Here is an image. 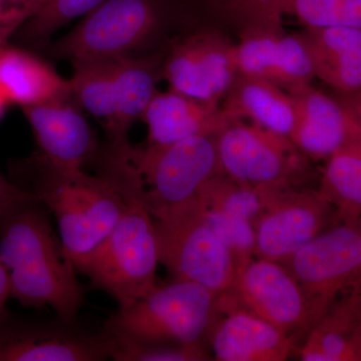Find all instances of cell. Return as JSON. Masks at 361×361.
Segmentation results:
<instances>
[{
  "label": "cell",
  "instance_id": "6da1fadb",
  "mask_svg": "<svg viewBox=\"0 0 361 361\" xmlns=\"http://www.w3.org/2000/svg\"><path fill=\"white\" fill-rule=\"evenodd\" d=\"M97 157V175L156 220L190 205L222 173L216 135L142 146L108 141Z\"/></svg>",
  "mask_w": 361,
  "mask_h": 361
},
{
  "label": "cell",
  "instance_id": "7a4b0ae2",
  "mask_svg": "<svg viewBox=\"0 0 361 361\" xmlns=\"http://www.w3.org/2000/svg\"><path fill=\"white\" fill-rule=\"evenodd\" d=\"M47 213L33 196L0 213V261L8 272L11 296L21 305L49 306L61 319L78 322L85 288Z\"/></svg>",
  "mask_w": 361,
  "mask_h": 361
},
{
  "label": "cell",
  "instance_id": "3957f363",
  "mask_svg": "<svg viewBox=\"0 0 361 361\" xmlns=\"http://www.w3.org/2000/svg\"><path fill=\"white\" fill-rule=\"evenodd\" d=\"M11 180L56 216L59 239L77 271L108 237L126 206L101 176L59 170L39 154L14 163Z\"/></svg>",
  "mask_w": 361,
  "mask_h": 361
},
{
  "label": "cell",
  "instance_id": "277c9868",
  "mask_svg": "<svg viewBox=\"0 0 361 361\" xmlns=\"http://www.w3.org/2000/svg\"><path fill=\"white\" fill-rule=\"evenodd\" d=\"M180 11V0H104L49 51L73 65L154 54L149 49Z\"/></svg>",
  "mask_w": 361,
  "mask_h": 361
},
{
  "label": "cell",
  "instance_id": "5b68a950",
  "mask_svg": "<svg viewBox=\"0 0 361 361\" xmlns=\"http://www.w3.org/2000/svg\"><path fill=\"white\" fill-rule=\"evenodd\" d=\"M219 294L187 280L156 285L148 294L106 320L104 329L118 339L145 344H203Z\"/></svg>",
  "mask_w": 361,
  "mask_h": 361
},
{
  "label": "cell",
  "instance_id": "8992f818",
  "mask_svg": "<svg viewBox=\"0 0 361 361\" xmlns=\"http://www.w3.org/2000/svg\"><path fill=\"white\" fill-rule=\"evenodd\" d=\"M158 263L153 217L126 201L114 229L78 272L87 275L94 288L110 294L120 307H125L156 286Z\"/></svg>",
  "mask_w": 361,
  "mask_h": 361
},
{
  "label": "cell",
  "instance_id": "52a82bcc",
  "mask_svg": "<svg viewBox=\"0 0 361 361\" xmlns=\"http://www.w3.org/2000/svg\"><path fill=\"white\" fill-rule=\"evenodd\" d=\"M154 223L159 263L176 279L195 282L217 294L231 290L238 262L202 218L196 200Z\"/></svg>",
  "mask_w": 361,
  "mask_h": 361
},
{
  "label": "cell",
  "instance_id": "ba28073f",
  "mask_svg": "<svg viewBox=\"0 0 361 361\" xmlns=\"http://www.w3.org/2000/svg\"><path fill=\"white\" fill-rule=\"evenodd\" d=\"M221 172L255 187H300L310 159L286 135L234 121L216 135Z\"/></svg>",
  "mask_w": 361,
  "mask_h": 361
},
{
  "label": "cell",
  "instance_id": "9c48e42d",
  "mask_svg": "<svg viewBox=\"0 0 361 361\" xmlns=\"http://www.w3.org/2000/svg\"><path fill=\"white\" fill-rule=\"evenodd\" d=\"M280 263L300 285L314 326L341 293L350 291L360 274L358 226L350 223L332 226Z\"/></svg>",
  "mask_w": 361,
  "mask_h": 361
},
{
  "label": "cell",
  "instance_id": "30bf717a",
  "mask_svg": "<svg viewBox=\"0 0 361 361\" xmlns=\"http://www.w3.org/2000/svg\"><path fill=\"white\" fill-rule=\"evenodd\" d=\"M116 341L106 330L92 331L78 322L37 319L11 314L0 318V361H103Z\"/></svg>",
  "mask_w": 361,
  "mask_h": 361
},
{
  "label": "cell",
  "instance_id": "8fae6325",
  "mask_svg": "<svg viewBox=\"0 0 361 361\" xmlns=\"http://www.w3.org/2000/svg\"><path fill=\"white\" fill-rule=\"evenodd\" d=\"M237 73L236 44L211 30L177 40L161 66L171 90L213 104L222 103Z\"/></svg>",
  "mask_w": 361,
  "mask_h": 361
},
{
  "label": "cell",
  "instance_id": "7c38bea8",
  "mask_svg": "<svg viewBox=\"0 0 361 361\" xmlns=\"http://www.w3.org/2000/svg\"><path fill=\"white\" fill-rule=\"evenodd\" d=\"M336 210L318 190H285L254 223L255 257L283 262L332 226Z\"/></svg>",
  "mask_w": 361,
  "mask_h": 361
},
{
  "label": "cell",
  "instance_id": "4fadbf2b",
  "mask_svg": "<svg viewBox=\"0 0 361 361\" xmlns=\"http://www.w3.org/2000/svg\"><path fill=\"white\" fill-rule=\"evenodd\" d=\"M247 310L292 338L313 326L300 285L282 263L253 257L238 268L231 290Z\"/></svg>",
  "mask_w": 361,
  "mask_h": 361
},
{
  "label": "cell",
  "instance_id": "5bb4252c",
  "mask_svg": "<svg viewBox=\"0 0 361 361\" xmlns=\"http://www.w3.org/2000/svg\"><path fill=\"white\" fill-rule=\"evenodd\" d=\"M237 70L291 92L315 78L310 54L299 35L284 32L281 20L243 26L236 44Z\"/></svg>",
  "mask_w": 361,
  "mask_h": 361
},
{
  "label": "cell",
  "instance_id": "9a60e30c",
  "mask_svg": "<svg viewBox=\"0 0 361 361\" xmlns=\"http://www.w3.org/2000/svg\"><path fill=\"white\" fill-rule=\"evenodd\" d=\"M206 339L219 361H284L294 350L290 336L247 310L231 291L218 295Z\"/></svg>",
  "mask_w": 361,
  "mask_h": 361
},
{
  "label": "cell",
  "instance_id": "2e32d148",
  "mask_svg": "<svg viewBox=\"0 0 361 361\" xmlns=\"http://www.w3.org/2000/svg\"><path fill=\"white\" fill-rule=\"evenodd\" d=\"M71 97L21 109L39 146V155L59 170H84L97 155L87 118Z\"/></svg>",
  "mask_w": 361,
  "mask_h": 361
},
{
  "label": "cell",
  "instance_id": "e0dca14e",
  "mask_svg": "<svg viewBox=\"0 0 361 361\" xmlns=\"http://www.w3.org/2000/svg\"><path fill=\"white\" fill-rule=\"evenodd\" d=\"M289 94L295 104L289 139L310 160H327L344 145L358 140L355 125L336 97L312 84Z\"/></svg>",
  "mask_w": 361,
  "mask_h": 361
},
{
  "label": "cell",
  "instance_id": "ac0fdd59",
  "mask_svg": "<svg viewBox=\"0 0 361 361\" xmlns=\"http://www.w3.org/2000/svg\"><path fill=\"white\" fill-rule=\"evenodd\" d=\"M142 120L148 127V142L153 144L217 135L234 122L221 104L197 101L171 89L157 92Z\"/></svg>",
  "mask_w": 361,
  "mask_h": 361
},
{
  "label": "cell",
  "instance_id": "d6986e66",
  "mask_svg": "<svg viewBox=\"0 0 361 361\" xmlns=\"http://www.w3.org/2000/svg\"><path fill=\"white\" fill-rule=\"evenodd\" d=\"M310 54L315 78L337 92L361 90V30L305 27L299 33Z\"/></svg>",
  "mask_w": 361,
  "mask_h": 361
},
{
  "label": "cell",
  "instance_id": "ffe728a7",
  "mask_svg": "<svg viewBox=\"0 0 361 361\" xmlns=\"http://www.w3.org/2000/svg\"><path fill=\"white\" fill-rule=\"evenodd\" d=\"M0 94L21 109L71 97L70 80L32 52L8 44L0 47Z\"/></svg>",
  "mask_w": 361,
  "mask_h": 361
},
{
  "label": "cell",
  "instance_id": "44dd1931",
  "mask_svg": "<svg viewBox=\"0 0 361 361\" xmlns=\"http://www.w3.org/2000/svg\"><path fill=\"white\" fill-rule=\"evenodd\" d=\"M296 351L303 361H361V292L337 299Z\"/></svg>",
  "mask_w": 361,
  "mask_h": 361
},
{
  "label": "cell",
  "instance_id": "7402d4cb",
  "mask_svg": "<svg viewBox=\"0 0 361 361\" xmlns=\"http://www.w3.org/2000/svg\"><path fill=\"white\" fill-rule=\"evenodd\" d=\"M221 106L234 121H247L288 137L295 123V104L290 94L239 73Z\"/></svg>",
  "mask_w": 361,
  "mask_h": 361
},
{
  "label": "cell",
  "instance_id": "603a6c76",
  "mask_svg": "<svg viewBox=\"0 0 361 361\" xmlns=\"http://www.w3.org/2000/svg\"><path fill=\"white\" fill-rule=\"evenodd\" d=\"M341 223L361 218V142H349L326 160L318 189Z\"/></svg>",
  "mask_w": 361,
  "mask_h": 361
},
{
  "label": "cell",
  "instance_id": "cb8c5ba5",
  "mask_svg": "<svg viewBox=\"0 0 361 361\" xmlns=\"http://www.w3.org/2000/svg\"><path fill=\"white\" fill-rule=\"evenodd\" d=\"M73 66L71 97L80 109L102 121L108 132L115 122L120 102L116 59L82 61Z\"/></svg>",
  "mask_w": 361,
  "mask_h": 361
},
{
  "label": "cell",
  "instance_id": "d4e9b609",
  "mask_svg": "<svg viewBox=\"0 0 361 361\" xmlns=\"http://www.w3.org/2000/svg\"><path fill=\"white\" fill-rule=\"evenodd\" d=\"M286 189L289 188L250 186L221 173L204 185L197 200L201 205L232 214L254 225L261 214Z\"/></svg>",
  "mask_w": 361,
  "mask_h": 361
},
{
  "label": "cell",
  "instance_id": "484cf974",
  "mask_svg": "<svg viewBox=\"0 0 361 361\" xmlns=\"http://www.w3.org/2000/svg\"><path fill=\"white\" fill-rule=\"evenodd\" d=\"M281 13L305 27L361 30V0H278Z\"/></svg>",
  "mask_w": 361,
  "mask_h": 361
},
{
  "label": "cell",
  "instance_id": "4316f807",
  "mask_svg": "<svg viewBox=\"0 0 361 361\" xmlns=\"http://www.w3.org/2000/svg\"><path fill=\"white\" fill-rule=\"evenodd\" d=\"M104 0H44L37 13L18 30L28 44H47L54 32L75 18H84Z\"/></svg>",
  "mask_w": 361,
  "mask_h": 361
},
{
  "label": "cell",
  "instance_id": "83f0119b",
  "mask_svg": "<svg viewBox=\"0 0 361 361\" xmlns=\"http://www.w3.org/2000/svg\"><path fill=\"white\" fill-rule=\"evenodd\" d=\"M196 206L204 221L234 254L238 268L255 257V230L253 223L232 214L201 205L197 199Z\"/></svg>",
  "mask_w": 361,
  "mask_h": 361
},
{
  "label": "cell",
  "instance_id": "f1b7e54d",
  "mask_svg": "<svg viewBox=\"0 0 361 361\" xmlns=\"http://www.w3.org/2000/svg\"><path fill=\"white\" fill-rule=\"evenodd\" d=\"M114 337V336H113ZM116 361H206L211 356L202 343L145 344L114 337Z\"/></svg>",
  "mask_w": 361,
  "mask_h": 361
},
{
  "label": "cell",
  "instance_id": "f546056e",
  "mask_svg": "<svg viewBox=\"0 0 361 361\" xmlns=\"http://www.w3.org/2000/svg\"><path fill=\"white\" fill-rule=\"evenodd\" d=\"M42 1L44 0H0V20L18 33L37 13Z\"/></svg>",
  "mask_w": 361,
  "mask_h": 361
},
{
  "label": "cell",
  "instance_id": "4dcf8cb0",
  "mask_svg": "<svg viewBox=\"0 0 361 361\" xmlns=\"http://www.w3.org/2000/svg\"><path fill=\"white\" fill-rule=\"evenodd\" d=\"M277 0H207V4L222 13H236L248 9L276 4Z\"/></svg>",
  "mask_w": 361,
  "mask_h": 361
},
{
  "label": "cell",
  "instance_id": "1f68e13d",
  "mask_svg": "<svg viewBox=\"0 0 361 361\" xmlns=\"http://www.w3.org/2000/svg\"><path fill=\"white\" fill-rule=\"evenodd\" d=\"M336 97L355 125L358 141L361 142V90L349 94L337 92Z\"/></svg>",
  "mask_w": 361,
  "mask_h": 361
},
{
  "label": "cell",
  "instance_id": "d6a6232c",
  "mask_svg": "<svg viewBox=\"0 0 361 361\" xmlns=\"http://www.w3.org/2000/svg\"><path fill=\"white\" fill-rule=\"evenodd\" d=\"M32 196L18 187L13 180L6 179L0 174V213L16 202Z\"/></svg>",
  "mask_w": 361,
  "mask_h": 361
},
{
  "label": "cell",
  "instance_id": "836d02e7",
  "mask_svg": "<svg viewBox=\"0 0 361 361\" xmlns=\"http://www.w3.org/2000/svg\"><path fill=\"white\" fill-rule=\"evenodd\" d=\"M11 296L8 272L0 261V318L7 312L6 302Z\"/></svg>",
  "mask_w": 361,
  "mask_h": 361
},
{
  "label": "cell",
  "instance_id": "e575fe53",
  "mask_svg": "<svg viewBox=\"0 0 361 361\" xmlns=\"http://www.w3.org/2000/svg\"><path fill=\"white\" fill-rule=\"evenodd\" d=\"M16 33L11 26L7 25L4 20H0V47L7 44L9 39Z\"/></svg>",
  "mask_w": 361,
  "mask_h": 361
},
{
  "label": "cell",
  "instance_id": "d590c367",
  "mask_svg": "<svg viewBox=\"0 0 361 361\" xmlns=\"http://www.w3.org/2000/svg\"><path fill=\"white\" fill-rule=\"evenodd\" d=\"M357 226L361 235V218L360 221H358ZM349 292H361V270L358 276L356 277L355 282H353V286H351L350 291Z\"/></svg>",
  "mask_w": 361,
  "mask_h": 361
},
{
  "label": "cell",
  "instance_id": "8d00e7d4",
  "mask_svg": "<svg viewBox=\"0 0 361 361\" xmlns=\"http://www.w3.org/2000/svg\"><path fill=\"white\" fill-rule=\"evenodd\" d=\"M9 106V104L7 103L6 99H4V96L0 94V118L4 116V111H6L7 106Z\"/></svg>",
  "mask_w": 361,
  "mask_h": 361
}]
</instances>
